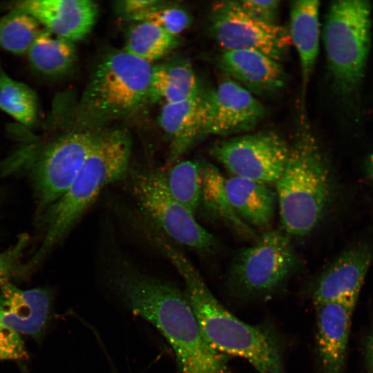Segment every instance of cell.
Returning a JSON list of instances; mask_svg holds the SVG:
<instances>
[{"instance_id":"1","label":"cell","mask_w":373,"mask_h":373,"mask_svg":"<svg viewBox=\"0 0 373 373\" xmlns=\"http://www.w3.org/2000/svg\"><path fill=\"white\" fill-rule=\"evenodd\" d=\"M107 278L122 304L167 341L179 373H233L204 338L185 292L126 262L111 267Z\"/></svg>"},{"instance_id":"2","label":"cell","mask_w":373,"mask_h":373,"mask_svg":"<svg viewBox=\"0 0 373 373\" xmlns=\"http://www.w3.org/2000/svg\"><path fill=\"white\" fill-rule=\"evenodd\" d=\"M151 240L182 278L200 331L216 352L243 358L259 373H285L281 347L272 332L265 327L248 324L227 309L196 268L164 235L155 233Z\"/></svg>"},{"instance_id":"3","label":"cell","mask_w":373,"mask_h":373,"mask_svg":"<svg viewBox=\"0 0 373 373\" xmlns=\"http://www.w3.org/2000/svg\"><path fill=\"white\" fill-rule=\"evenodd\" d=\"M275 184L284 232L294 237L312 233L329 204L333 180L326 158L304 116Z\"/></svg>"},{"instance_id":"4","label":"cell","mask_w":373,"mask_h":373,"mask_svg":"<svg viewBox=\"0 0 373 373\" xmlns=\"http://www.w3.org/2000/svg\"><path fill=\"white\" fill-rule=\"evenodd\" d=\"M131 152V140L126 131L114 129L100 133L68 189L50 207L44 238L27 268L40 262L69 232L102 190L124 175Z\"/></svg>"},{"instance_id":"5","label":"cell","mask_w":373,"mask_h":373,"mask_svg":"<svg viewBox=\"0 0 373 373\" xmlns=\"http://www.w3.org/2000/svg\"><path fill=\"white\" fill-rule=\"evenodd\" d=\"M153 66L125 50L106 54L95 66L74 109L75 121L84 127L128 116L150 99Z\"/></svg>"},{"instance_id":"6","label":"cell","mask_w":373,"mask_h":373,"mask_svg":"<svg viewBox=\"0 0 373 373\" xmlns=\"http://www.w3.org/2000/svg\"><path fill=\"white\" fill-rule=\"evenodd\" d=\"M369 1L341 0L329 6L323 31L329 68L337 89L350 94L359 86L370 46Z\"/></svg>"},{"instance_id":"7","label":"cell","mask_w":373,"mask_h":373,"mask_svg":"<svg viewBox=\"0 0 373 373\" xmlns=\"http://www.w3.org/2000/svg\"><path fill=\"white\" fill-rule=\"evenodd\" d=\"M298 266L289 236L270 230L237 253L229 270L227 285L238 298H265L280 290Z\"/></svg>"},{"instance_id":"8","label":"cell","mask_w":373,"mask_h":373,"mask_svg":"<svg viewBox=\"0 0 373 373\" xmlns=\"http://www.w3.org/2000/svg\"><path fill=\"white\" fill-rule=\"evenodd\" d=\"M131 185L144 213L169 238L201 254L215 251L218 246L216 238L172 196L163 173L135 171L131 175Z\"/></svg>"},{"instance_id":"9","label":"cell","mask_w":373,"mask_h":373,"mask_svg":"<svg viewBox=\"0 0 373 373\" xmlns=\"http://www.w3.org/2000/svg\"><path fill=\"white\" fill-rule=\"evenodd\" d=\"M210 20L211 32L222 50H256L279 62L289 50L288 29L251 17L236 1L215 3Z\"/></svg>"},{"instance_id":"10","label":"cell","mask_w":373,"mask_h":373,"mask_svg":"<svg viewBox=\"0 0 373 373\" xmlns=\"http://www.w3.org/2000/svg\"><path fill=\"white\" fill-rule=\"evenodd\" d=\"M290 144L278 133L244 134L214 144L211 155L234 176L276 182L287 163Z\"/></svg>"},{"instance_id":"11","label":"cell","mask_w":373,"mask_h":373,"mask_svg":"<svg viewBox=\"0 0 373 373\" xmlns=\"http://www.w3.org/2000/svg\"><path fill=\"white\" fill-rule=\"evenodd\" d=\"M207 135L229 136L252 130L263 118L265 108L253 93L227 78L210 92Z\"/></svg>"},{"instance_id":"12","label":"cell","mask_w":373,"mask_h":373,"mask_svg":"<svg viewBox=\"0 0 373 373\" xmlns=\"http://www.w3.org/2000/svg\"><path fill=\"white\" fill-rule=\"evenodd\" d=\"M372 260V250L365 243L344 251L318 278L312 291L314 305L339 301L355 308Z\"/></svg>"},{"instance_id":"13","label":"cell","mask_w":373,"mask_h":373,"mask_svg":"<svg viewBox=\"0 0 373 373\" xmlns=\"http://www.w3.org/2000/svg\"><path fill=\"white\" fill-rule=\"evenodd\" d=\"M9 7L28 14L44 29L73 42L91 31L97 17V7L90 0H26Z\"/></svg>"},{"instance_id":"14","label":"cell","mask_w":373,"mask_h":373,"mask_svg":"<svg viewBox=\"0 0 373 373\" xmlns=\"http://www.w3.org/2000/svg\"><path fill=\"white\" fill-rule=\"evenodd\" d=\"M315 307L320 373H344L354 308L339 301L317 303Z\"/></svg>"},{"instance_id":"15","label":"cell","mask_w":373,"mask_h":373,"mask_svg":"<svg viewBox=\"0 0 373 373\" xmlns=\"http://www.w3.org/2000/svg\"><path fill=\"white\" fill-rule=\"evenodd\" d=\"M210 109V93L202 91L188 99L163 104L159 123L170 142L171 161L207 135Z\"/></svg>"},{"instance_id":"16","label":"cell","mask_w":373,"mask_h":373,"mask_svg":"<svg viewBox=\"0 0 373 373\" xmlns=\"http://www.w3.org/2000/svg\"><path fill=\"white\" fill-rule=\"evenodd\" d=\"M51 309L50 294L44 288L21 289L8 283L0 289V321L19 334L41 338Z\"/></svg>"},{"instance_id":"17","label":"cell","mask_w":373,"mask_h":373,"mask_svg":"<svg viewBox=\"0 0 373 373\" xmlns=\"http://www.w3.org/2000/svg\"><path fill=\"white\" fill-rule=\"evenodd\" d=\"M218 66L251 93L270 94L282 88L286 73L280 63L253 50H222Z\"/></svg>"},{"instance_id":"18","label":"cell","mask_w":373,"mask_h":373,"mask_svg":"<svg viewBox=\"0 0 373 373\" xmlns=\"http://www.w3.org/2000/svg\"><path fill=\"white\" fill-rule=\"evenodd\" d=\"M319 7L320 2L316 0L296 1L291 5L288 31L291 44L299 57L303 104L318 55L321 35Z\"/></svg>"},{"instance_id":"19","label":"cell","mask_w":373,"mask_h":373,"mask_svg":"<svg viewBox=\"0 0 373 373\" xmlns=\"http://www.w3.org/2000/svg\"><path fill=\"white\" fill-rule=\"evenodd\" d=\"M225 190L238 217L249 227L265 228L274 218L276 193L266 183L231 175Z\"/></svg>"},{"instance_id":"20","label":"cell","mask_w":373,"mask_h":373,"mask_svg":"<svg viewBox=\"0 0 373 373\" xmlns=\"http://www.w3.org/2000/svg\"><path fill=\"white\" fill-rule=\"evenodd\" d=\"M26 55L32 72L48 79L66 75L77 59L73 41L59 37L46 29L39 34Z\"/></svg>"},{"instance_id":"21","label":"cell","mask_w":373,"mask_h":373,"mask_svg":"<svg viewBox=\"0 0 373 373\" xmlns=\"http://www.w3.org/2000/svg\"><path fill=\"white\" fill-rule=\"evenodd\" d=\"M199 82L191 64L178 59L153 66L150 99L163 104L180 102L200 93Z\"/></svg>"},{"instance_id":"22","label":"cell","mask_w":373,"mask_h":373,"mask_svg":"<svg viewBox=\"0 0 373 373\" xmlns=\"http://www.w3.org/2000/svg\"><path fill=\"white\" fill-rule=\"evenodd\" d=\"M202 189L201 200L209 211L232 229L248 238L257 239L251 227L236 214L228 198L225 178L219 169L207 161L200 162Z\"/></svg>"},{"instance_id":"23","label":"cell","mask_w":373,"mask_h":373,"mask_svg":"<svg viewBox=\"0 0 373 373\" xmlns=\"http://www.w3.org/2000/svg\"><path fill=\"white\" fill-rule=\"evenodd\" d=\"M0 110L16 124L33 129L39 116V99L26 84L11 77L0 61Z\"/></svg>"},{"instance_id":"24","label":"cell","mask_w":373,"mask_h":373,"mask_svg":"<svg viewBox=\"0 0 373 373\" xmlns=\"http://www.w3.org/2000/svg\"><path fill=\"white\" fill-rule=\"evenodd\" d=\"M176 39L153 23L138 21L129 30L124 50L151 64L169 53L177 44Z\"/></svg>"},{"instance_id":"25","label":"cell","mask_w":373,"mask_h":373,"mask_svg":"<svg viewBox=\"0 0 373 373\" xmlns=\"http://www.w3.org/2000/svg\"><path fill=\"white\" fill-rule=\"evenodd\" d=\"M41 26L28 14L10 8L0 17V49L17 55L26 54L43 30Z\"/></svg>"},{"instance_id":"26","label":"cell","mask_w":373,"mask_h":373,"mask_svg":"<svg viewBox=\"0 0 373 373\" xmlns=\"http://www.w3.org/2000/svg\"><path fill=\"white\" fill-rule=\"evenodd\" d=\"M165 178L172 196L194 214L201 200L200 162L190 160L179 162Z\"/></svg>"},{"instance_id":"27","label":"cell","mask_w":373,"mask_h":373,"mask_svg":"<svg viewBox=\"0 0 373 373\" xmlns=\"http://www.w3.org/2000/svg\"><path fill=\"white\" fill-rule=\"evenodd\" d=\"M133 21L153 23L177 37L188 28L191 23V17L185 10L178 6H166L165 2L137 17Z\"/></svg>"},{"instance_id":"28","label":"cell","mask_w":373,"mask_h":373,"mask_svg":"<svg viewBox=\"0 0 373 373\" xmlns=\"http://www.w3.org/2000/svg\"><path fill=\"white\" fill-rule=\"evenodd\" d=\"M28 240L27 234H21L13 245L0 251V287L10 283L14 277L26 272L24 266L21 265V259Z\"/></svg>"},{"instance_id":"29","label":"cell","mask_w":373,"mask_h":373,"mask_svg":"<svg viewBox=\"0 0 373 373\" xmlns=\"http://www.w3.org/2000/svg\"><path fill=\"white\" fill-rule=\"evenodd\" d=\"M28 357L20 334L0 321V361L22 360Z\"/></svg>"},{"instance_id":"30","label":"cell","mask_w":373,"mask_h":373,"mask_svg":"<svg viewBox=\"0 0 373 373\" xmlns=\"http://www.w3.org/2000/svg\"><path fill=\"white\" fill-rule=\"evenodd\" d=\"M237 4L251 17L265 23L277 24L280 3L278 0H241Z\"/></svg>"},{"instance_id":"31","label":"cell","mask_w":373,"mask_h":373,"mask_svg":"<svg viewBox=\"0 0 373 373\" xmlns=\"http://www.w3.org/2000/svg\"><path fill=\"white\" fill-rule=\"evenodd\" d=\"M164 3L157 0H124L117 2L116 7L122 16L133 21L137 17Z\"/></svg>"},{"instance_id":"32","label":"cell","mask_w":373,"mask_h":373,"mask_svg":"<svg viewBox=\"0 0 373 373\" xmlns=\"http://www.w3.org/2000/svg\"><path fill=\"white\" fill-rule=\"evenodd\" d=\"M365 373H373V327L365 338L363 346Z\"/></svg>"},{"instance_id":"33","label":"cell","mask_w":373,"mask_h":373,"mask_svg":"<svg viewBox=\"0 0 373 373\" xmlns=\"http://www.w3.org/2000/svg\"><path fill=\"white\" fill-rule=\"evenodd\" d=\"M367 169L371 179L373 180V154L367 160Z\"/></svg>"}]
</instances>
